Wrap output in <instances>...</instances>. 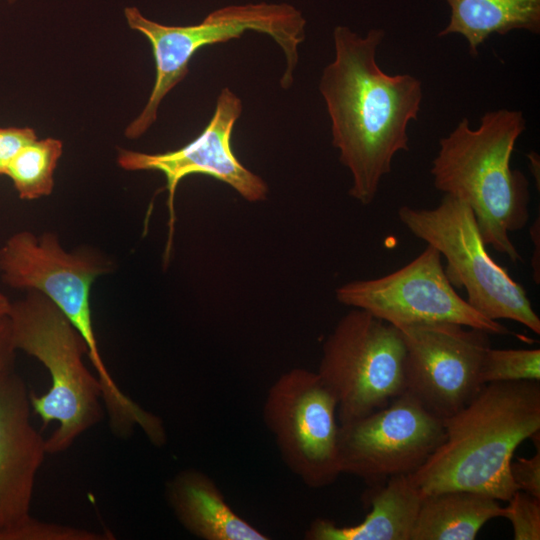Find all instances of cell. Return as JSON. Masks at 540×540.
<instances>
[{
    "instance_id": "obj_1",
    "label": "cell",
    "mask_w": 540,
    "mask_h": 540,
    "mask_svg": "<svg viewBox=\"0 0 540 540\" xmlns=\"http://www.w3.org/2000/svg\"><path fill=\"white\" fill-rule=\"evenodd\" d=\"M384 38L380 28L362 36L336 26L335 56L319 81L332 144L352 176L349 194L363 205L375 199L394 156L409 150L408 125L417 119L423 98L419 79L390 75L379 67L377 49Z\"/></svg>"
},
{
    "instance_id": "obj_13",
    "label": "cell",
    "mask_w": 540,
    "mask_h": 540,
    "mask_svg": "<svg viewBox=\"0 0 540 540\" xmlns=\"http://www.w3.org/2000/svg\"><path fill=\"white\" fill-rule=\"evenodd\" d=\"M241 113V99L230 88L224 87L217 97L210 121L202 132L185 146L156 154L119 150L117 162L121 168L128 171H159L165 176L170 232L168 248L175 223V193L178 184L186 176L209 175L226 183L251 202L266 198L267 184L247 169L232 149L233 128Z\"/></svg>"
},
{
    "instance_id": "obj_22",
    "label": "cell",
    "mask_w": 540,
    "mask_h": 540,
    "mask_svg": "<svg viewBox=\"0 0 540 540\" xmlns=\"http://www.w3.org/2000/svg\"><path fill=\"white\" fill-rule=\"evenodd\" d=\"M510 476L517 488L540 499V449L531 458L518 457L510 463Z\"/></svg>"
},
{
    "instance_id": "obj_19",
    "label": "cell",
    "mask_w": 540,
    "mask_h": 540,
    "mask_svg": "<svg viewBox=\"0 0 540 540\" xmlns=\"http://www.w3.org/2000/svg\"><path fill=\"white\" fill-rule=\"evenodd\" d=\"M63 152L55 138L35 139L25 145L10 161L8 176L22 200L48 196L54 188V171Z\"/></svg>"
},
{
    "instance_id": "obj_10",
    "label": "cell",
    "mask_w": 540,
    "mask_h": 540,
    "mask_svg": "<svg viewBox=\"0 0 540 540\" xmlns=\"http://www.w3.org/2000/svg\"><path fill=\"white\" fill-rule=\"evenodd\" d=\"M337 300L399 328L415 323L452 322L494 335H509L498 321L477 312L448 280L441 254L430 245L410 263L379 278L336 289Z\"/></svg>"
},
{
    "instance_id": "obj_8",
    "label": "cell",
    "mask_w": 540,
    "mask_h": 540,
    "mask_svg": "<svg viewBox=\"0 0 540 540\" xmlns=\"http://www.w3.org/2000/svg\"><path fill=\"white\" fill-rule=\"evenodd\" d=\"M400 330L353 308L323 343L317 374L337 403L339 424L388 405L404 388Z\"/></svg>"
},
{
    "instance_id": "obj_9",
    "label": "cell",
    "mask_w": 540,
    "mask_h": 540,
    "mask_svg": "<svg viewBox=\"0 0 540 540\" xmlns=\"http://www.w3.org/2000/svg\"><path fill=\"white\" fill-rule=\"evenodd\" d=\"M264 424L286 467L306 486L320 489L342 474L337 403L317 372L293 368L267 391Z\"/></svg>"
},
{
    "instance_id": "obj_5",
    "label": "cell",
    "mask_w": 540,
    "mask_h": 540,
    "mask_svg": "<svg viewBox=\"0 0 540 540\" xmlns=\"http://www.w3.org/2000/svg\"><path fill=\"white\" fill-rule=\"evenodd\" d=\"M129 27L151 44L156 76L151 94L142 110L126 128L130 139L142 136L157 119L164 97L189 73V62L204 46L240 38L247 31L271 37L281 48L286 67L280 79L283 89L294 83L298 47L305 40L306 19L288 3H248L228 5L210 12L200 23L170 26L146 18L136 7H126Z\"/></svg>"
},
{
    "instance_id": "obj_14",
    "label": "cell",
    "mask_w": 540,
    "mask_h": 540,
    "mask_svg": "<svg viewBox=\"0 0 540 540\" xmlns=\"http://www.w3.org/2000/svg\"><path fill=\"white\" fill-rule=\"evenodd\" d=\"M30 392L15 371L0 378V540H22L46 439L31 421Z\"/></svg>"
},
{
    "instance_id": "obj_17",
    "label": "cell",
    "mask_w": 540,
    "mask_h": 540,
    "mask_svg": "<svg viewBox=\"0 0 540 540\" xmlns=\"http://www.w3.org/2000/svg\"><path fill=\"white\" fill-rule=\"evenodd\" d=\"M504 507L485 494L446 490L424 495L410 540H474Z\"/></svg>"
},
{
    "instance_id": "obj_7",
    "label": "cell",
    "mask_w": 540,
    "mask_h": 540,
    "mask_svg": "<svg viewBox=\"0 0 540 540\" xmlns=\"http://www.w3.org/2000/svg\"><path fill=\"white\" fill-rule=\"evenodd\" d=\"M401 223L438 250L453 286L464 287L466 301L484 317L518 322L540 334V319L523 286L489 255L472 209L445 194L432 209L402 206Z\"/></svg>"
},
{
    "instance_id": "obj_11",
    "label": "cell",
    "mask_w": 540,
    "mask_h": 540,
    "mask_svg": "<svg viewBox=\"0 0 540 540\" xmlns=\"http://www.w3.org/2000/svg\"><path fill=\"white\" fill-rule=\"evenodd\" d=\"M444 439L443 420L407 392L361 418L339 424L341 473L374 485L416 472Z\"/></svg>"
},
{
    "instance_id": "obj_2",
    "label": "cell",
    "mask_w": 540,
    "mask_h": 540,
    "mask_svg": "<svg viewBox=\"0 0 540 540\" xmlns=\"http://www.w3.org/2000/svg\"><path fill=\"white\" fill-rule=\"evenodd\" d=\"M444 439L411 478L424 495L467 490L507 501L517 447L540 431V382L485 384L443 420Z\"/></svg>"
},
{
    "instance_id": "obj_21",
    "label": "cell",
    "mask_w": 540,
    "mask_h": 540,
    "mask_svg": "<svg viewBox=\"0 0 540 540\" xmlns=\"http://www.w3.org/2000/svg\"><path fill=\"white\" fill-rule=\"evenodd\" d=\"M503 517L513 528L514 540L540 539V499L516 490L507 500Z\"/></svg>"
},
{
    "instance_id": "obj_3",
    "label": "cell",
    "mask_w": 540,
    "mask_h": 540,
    "mask_svg": "<svg viewBox=\"0 0 540 540\" xmlns=\"http://www.w3.org/2000/svg\"><path fill=\"white\" fill-rule=\"evenodd\" d=\"M525 128L519 110L487 112L475 129L463 118L439 140L431 167L435 188L464 201L474 213L484 242L513 263L523 259L509 233L523 229L529 219V182L510 166Z\"/></svg>"
},
{
    "instance_id": "obj_25",
    "label": "cell",
    "mask_w": 540,
    "mask_h": 540,
    "mask_svg": "<svg viewBox=\"0 0 540 540\" xmlns=\"http://www.w3.org/2000/svg\"><path fill=\"white\" fill-rule=\"evenodd\" d=\"M539 218H537L530 227V236L534 243V251L532 256V268H533V279L535 283L539 284L540 282V258H539V238H540V228H539Z\"/></svg>"
},
{
    "instance_id": "obj_24",
    "label": "cell",
    "mask_w": 540,
    "mask_h": 540,
    "mask_svg": "<svg viewBox=\"0 0 540 540\" xmlns=\"http://www.w3.org/2000/svg\"><path fill=\"white\" fill-rule=\"evenodd\" d=\"M16 348L8 315L0 317V378L14 371Z\"/></svg>"
},
{
    "instance_id": "obj_15",
    "label": "cell",
    "mask_w": 540,
    "mask_h": 540,
    "mask_svg": "<svg viewBox=\"0 0 540 540\" xmlns=\"http://www.w3.org/2000/svg\"><path fill=\"white\" fill-rule=\"evenodd\" d=\"M165 497L177 521L202 540H268L226 502L215 481L188 468L166 482Z\"/></svg>"
},
{
    "instance_id": "obj_20",
    "label": "cell",
    "mask_w": 540,
    "mask_h": 540,
    "mask_svg": "<svg viewBox=\"0 0 540 540\" xmlns=\"http://www.w3.org/2000/svg\"><path fill=\"white\" fill-rule=\"evenodd\" d=\"M524 380L540 381V349L486 350L479 370L482 385Z\"/></svg>"
},
{
    "instance_id": "obj_6",
    "label": "cell",
    "mask_w": 540,
    "mask_h": 540,
    "mask_svg": "<svg viewBox=\"0 0 540 540\" xmlns=\"http://www.w3.org/2000/svg\"><path fill=\"white\" fill-rule=\"evenodd\" d=\"M112 269V262L92 248L66 251L52 232L18 231L0 247L2 281L13 289L41 293L67 317L86 342L107 416L120 420L134 411L136 402L120 389L103 361L90 304L94 281Z\"/></svg>"
},
{
    "instance_id": "obj_23",
    "label": "cell",
    "mask_w": 540,
    "mask_h": 540,
    "mask_svg": "<svg viewBox=\"0 0 540 540\" xmlns=\"http://www.w3.org/2000/svg\"><path fill=\"white\" fill-rule=\"evenodd\" d=\"M37 139L35 131L28 127H0V175L14 156L28 143Z\"/></svg>"
},
{
    "instance_id": "obj_26",
    "label": "cell",
    "mask_w": 540,
    "mask_h": 540,
    "mask_svg": "<svg viewBox=\"0 0 540 540\" xmlns=\"http://www.w3.org/2000/svg\"><path fill=\"white\" fill-rule=\"evenodd\" d=\"M11 301L0 292V317L8 315L10 309Z\"/></svg>"
},
{
    "instance_id": "obj_18",
    "label": "cell",
    "mask_w": 540,
    "mask_h": 540,
    "mask_svg": "<svg viewBox=\"0 0 540 540\" xmlns=\"http://www.w3.org/2000/svg\"><path fill=\"white\" fill-rule=\"evenodd\" d=\"M445 1L450 7V20L438 36L461 35L472 56L478 55L479 47L493 34L505 35L513 30L540 32V0Z\"/></svg>"
},
{
    "instance_id": "obj_27",
    "label": "cell",
    "mask_w": 540,
    "mask_h": 540,
    "mask_svg": "<svg viewBox=\"0 0 540 540\" xmlns=\"http://www.w3.org/2000/svg\"><path fill=\"white\" fill-rule=\"evenodd\" d=\"M8 1H9V2H13V1H15V0H8Z\"/></svg>"
},
{
    "instance_id": "obj_16",
    "label": "cell",
    "mask_w": 540,
    "mask_h": 540,
    "mask_svg": "<svg viewBox=\"0 0 540 540\" xmlns=\"http://www.w3.org/2000/svg\"><path fill=\"white\" fill-rule=\"evenodd\" d=\"M424 494L410 475L369 485L362 495L371 509L359 524L337 526L318 518L305 532L307 540H410Z\"/></svg>"
},
{
    "instance_id": "obj_4",
    "label": "cell",
    "mask_w": 540,
    "mask_h": 540,
    "mask_svg": "<svg viewBox=\"0 0 540 540\" xmlns=\"http://www.w3.org/2000/svg\"><path fill=\"white\" fill-rule=\"evenodd\" d=\"M8 317L16 350L36 358L51 378L46 393L30 392L31 408L44 427L58 424L46 438L47 452H65L105 414L100 381L84 363L86 342L67 317L36 291L11 302Z\"/></svg>"
},
{
    "instance_id": "obj_12",
    "label": "cell",
    "mask_w": 540,
    "mask_h": 540,
    "mask_svg": "<svg viewBox=\"0 0 540 540\" xmlns=\"http://www.w3.org/2000/svg\"><path fill=\"white\" fill-rule=\"evenodd\" d=\"M404 346V388L444 420L463 408L484 386L479 370L489 333L452 322L415 323L398 328Z\"/></svg>"
}]
</instances>
